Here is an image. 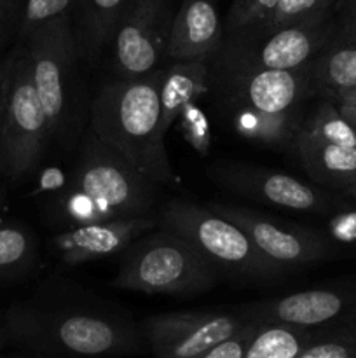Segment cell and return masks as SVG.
<instances>
[{
    "label": "cell",
    "mask_w": 356,
    "mask_h": 358,
    "mask_svg": "<svg viewBox=\"0 0 356 358\" xmlns=\"http://www.w3.org/2000/svg\"><path fill=\"white\" fill-rule=\"evenodd\" d=\"M2 201H3V194H2V189H0V210H2Z\"/></svg>",
    "instance_id": "cell-38"
},
{
    "label": "cell",
    "mask_w": 356,
    "mask_h": 358,
    "mask_svg": "<svg viewBox=\"0 0 356 358\" xmlns=\"http://www.w3.org/2000/svg\"><path fill=\"white\" fill-rule=\"evenodd\" d=\"M208 208L239 226L253 241L257 250L286 273L320 264L330 259L335 252V245L330 238L316 229L279 222L239 205L215 203Z\"/></svg>",
    "instance_id": "cell-8"
},
{
    "label": "cell",
    "mask_w": 356,
    "mask_h": 358,
    "mask_svg": "<svg viewBox=\"0 0 356 358\" xmlns=\"http://www.w3.org/2000/svg\"><path fill=\"white\" fill-rule=\"evenodd\" d=\"M163 66L142 77L103 84L89 107V129L142 175L161 185L177 184L166 150L159 86Z\"/></svg>",
    "instance_id": "cell-2"
},
{
    "label": "cell",
    "mask_w": 356,
    "mask_h": 358,
    "mask_svg": "<svg viewBox=\"0 0 356 358\" xmlns=\"http://www.w3.org/2000/svg\"><path fill=\"white\" fill-rule=\"evenodd\" d=\"M257 327L258 322L250 320L239 332H236L230 338L223 339L222 343L209 348L208 352L202 353L199 358H243Z\"/></svg>",
    "instance_id": "cell-31"
},
{
    "label": "cell",
    "mask_w": 356,
    "mask_h": 358,
    "mask_svg": "<svg viewBox=\"0 0 356 358\" xmlns=\"http://www.w3.org/2000/svg\"><path fill=\"white\" fill-rule=\"evenodd\" d=\"M248 322L237 311H173L147 317L143 334L156 358H199Z\"/></svg>",
    "instance_id": "cell-13"
},
{
    "label": "cell",
    "mask_w": 356,
    "mask_h": 358,
    "mask_svg": "<svg viewBox=\"0 0 356 358\" xmlns=\"http://www.w3.org/2000/svg\"><path fill=\"white\" fill-rule=\"evenodd\" d=\"M327 236L334 245L356 248V206L339 210L328 219Z\"/></svg>",
    "instance_id": "cell-30"
},
{
    "label": "cell",
    "mask_w": 356,
    "mask_h": 358,
    "mask_svg": "<svg viewBox=\"0 0 356 358\" xmlns=\"http://www.w3.org/2000/svg\"><path fill=\"white\" fill-rule=\"evenodd\" d=\"M23 3L24 0H0V45L3 44L14 24L20 27Z\"/></svg>",
    "instance_id": "cell-32"
},
{
    "label": "cell",
    "mask_w": 356,
    "mask_h": 358,
    "mask_svg": "<svg viewBox=\"0 0 356 358\" xmlns=\"http://www.w3.org/2000/svg\"><path fill=\"white\" fill-rule=\"evenodd\" d=\"M75 0H24L21 10L17 38L23 41L30 31L47 21L56 20L65 14H72Z\"/></svg>",
    "instance_id": "cell-27"
},
{
    "label": "cell",
    "mask_w": 356,
    "mask_h": 358,
    "mask_svg": "<svg viewBox=\"0 0 356 358\" xmlns=\"http://www.w3.org/2000/svg\"><path fill=\"white\" fill-rule=\"evenodd\" d=\"M290 150L316 184L344 191L356 182V147L321 142L300 129Z\"/></svg>",
    "instance_id": "cell-18"
},
{
    "label": "cell",
    "mask_w": 356,
    "mask_h": 358,
    "mask_svg": "<svg viewBox=\"0 0 356 358\" xmlns=\"http://www.w3.org/2000/svg\"><path fill=\"white\" fill-rule=\"evenodd\" d=\"M178 124L188 145L198 154L206 156L212 147V129H209L208 115L195 105V101L184 107L178 115Z\"/></svg>",
    "instance_id": "cell-28"
},
{
    "label": "cell",
    "mask_w": 356,
    "mask_h": 358,
    "mask_svg": "<svg viewBox=\"0 0 356 358\" xmlns=\"http://www.w3.org/2000/svg\"><path fill=\"white\" fill-rule=\"evenodd\" d=\"M279 0H232L227 27L232 37H250L258 34Z\"/></svg>",
    "instance_id": "cell-25"
},
{
    "label": "cell",
    "mask_w": 356,
    "mask_h": 358,
    "mask_svg": "<svg viewBox=\"0 0 356 358\" xmlns=\"http://www.w3.org/2000/svg\"><path fill=\"white\" fill-rule=\"evenodd\" d=\"M49 140L47 115L35 91L30 63L20 45L14 51L0 112V170L10 180L28 177L42 163Z\"/></svg>",
    "instance_id": "cell-7"
},
{
    "label": "cell",
    "mask_w": 356,
    "mask_h": 358,
    "mask_svg": "<svg viewBox=\"0 0 356 358\" xmlns=\"http://www.w3.org/2000/svg\"><path fill=\"white\" fill-rule=\"evenodd\" d=\"M335 0H279L276 9L265 21L262 30L255 35L267 34V31L276 30L279 27H286V24L299 23V21L311 20V17L321 16L334 9ZM250 35V37H255Z\"/></svg>",
    "instance_id": "cell-26"
},
{
    "label": "cell",
    "mask_w": 356,
    "mask_h": 358,
    "mask_svg": "<svg viewBox=\"0 0 356 358\" xmlns=\"http://www.w3.org/2000/svg\"><path fill=\"white\" fill-rule=\"evenodd\" d=\"M314 338V329L264 322L258 324L243 358H297Z\"/></svg>",
    "instance_id": "cell-22"
},
{
    "label": "cell",
    "mask_w": 356,
    "mask_h": 358,
    "mask_svg": "<svg viewBox=\"0 0 356 358\" xmlns=\"http://www.w3.org/2000/svg\"><path fill=\"white\" fill-rule=\"evenodd\" d=\"M159 224L187 240L220 273L253 282H272L286 275L257 250L239 226L208 206L170 201L161 210Z\"/></svg>",
    "instance_id": "cell-6"
},
{
    "label": "cell",
    "mask_w": 356,
    "mask_h": 358,
    "mask_svg": "<svg viewBox=\"0 0 356 358\" xmlns=\"http://www.w3.org/2000/svg\"><path fill=\"white\" fill-rule=\"evenodd\" d=\"M159 224L156 215L126 217L80 224L52 236L51 247L65 266H80L91 261L122 254L136 238Z\"/></svg>",
    "instance_id": "cell-15"
},
{
    "label": "cell",
    "mask_w": 356,
    "mask_h": 358,
    "mask_svg": "<svg viewBox=\"0 0 356 358\" xmlns=\"http://www.w3.org/2000/svg\"><path fill=\"white\" fill-rule=\"evenodd\" d=\"M37 259L35 236L23 224H0V280H13L30 271Z\"/></svg>",
    "instance_id": "cell-23"
},
{
    "label": "cell",
    "mask_w": 356,
    "mask_h": 358,
    "mask_svg": "<svg viewBox=\"0 0 356 358\" xmlns=\"http://www.w3.org/2000/svg\"><path fill=\"white\" fill-rule=\"evenodd\" d=\"M297 358H356V343L330 336H316Z\"/></svg>",
    "instance_id": "cell-29"
},
{
    "label": "cell",
    "mask_w": 356,
    "mask_h": 358,
    "mask_svg": "<svg viewBox=\"0 0 356 358\" xmlns=\"http://www.w3.org/2000/svg\"><path fill=\"white\" fill-rule=\"evenodd\" d=\"M171 20L170 0H129L110 41L119 77H142L159 69Z\"/></svg>",
    "instance_id": "cell-10"
},
{
    "label": "cell",
    "mask_w": 356,
    "mask_h": 358,
    "mask_svg": "<svg viewBox=\"0 0 356 358\" xmlns=\"http://www.w3.org/2000/svg\"><path fill=\"white\" fill-rule=\"evenodd\" d=\"M314 332H316V336H330V338H341L356 343V320L348 322V324L332 325V327L314 329Z\"/></svg>",
    "instance_id": "cell-33"
},
{
    "label": "cell",
    "mask_w": 356,
    "mask_h": 358,
    "mask_svg": "<svg viewBox=\"0 0 356 358\" xmlns=\"http://www.w3.org/2000/svg\"><path fill=\"white\" fill-rule=\"evenodd\" d=\"M218 268L187 240L161 227L136 238L122 252L112 285L150 296H195L218 280Z\"/></svg>",
    "instance_id": "cell-5"
},
{
    "label": "cell",
    "mask_w": 356,
    "mask_h": 358,
    "mask_svg": "<svg viewBox=\"0 0 356 358\" xmlns=\"http://www.w3.org/2000/svg\"><path fill=\"white\" fill-rule=\"evenodd\" d=\"M222 20L212 0H184L173 14L166 56L173 62H206L222 45Z\"/></svg>",
    "instance_id": "cell-17"
},
{
    "label": "cell",
    "mask_w": 356,
    "mask_h": 358,
    "mask_svg": "<svg viewBox=\"0 0 356 358\" xmlns=\"http://www.w3.org/2000/svg\"><path fill=\"white\" fill-rule=\"evenodd\" d=\"M234 129L244 138L278 149H292L297 135L304 126L299 110L265 114L250 108H234Z\"/></svg>",
    "instance_id": "cell-21"
},
{
    "label": "cell",
    "mask_w": 356,
    "mask_h": 358,
    "mask_svg": "<svg viewBox=\"0 0 356 358\" xmlns=\"http://www.w3.org/2000/svg\"><path fill=\"white\" fill-rule=\"evenodd\" d=\"M302 131L321 142L356 147V128L339 110L337 103L328 98L311 114L307 121H304Z\"/></svg>",
    "instance_id": "cell-24"
},
{
    "label": "cell",
    "mask_w": 356,
    "mask_h": 358,
    "mask_svg": "<svg viewBox=\"0 0 356 358\" xmlns=\"http://www.w3.org/2000/svg\"><path fill=\"white\" fill-rule=\"evenodd\" d=\"M30 63L31 80L49 121L51 138L72 147L82 126V94L77 79V49L72 14L35 28L20 41Z\"/></svg>",
    "instance_id": "cell-4"
},
{
    "label": "cell",
    "mask_w": 356,
    "mask_h": 358,
    "mask_svg": "<svg viewBox=\"0 0 356 358\" xmlns=\"http://www.w3.org/2000/svg\"><path fill=\"white\" fill-rule=\"evenodd\" d=\"M225 80L234 108H250L265 114L300 110V105L316 94L311 65L297 70L262 69L243 58L223 55Z\"/></svg>",
    "instance_id": "cell-9"
},
{
    "label": "cell",
    "mask_w": 356,
    "mask_h": 358,
    "mask_svg": "<svg viewBox=\"0 0 356 358\" xmlns=\"http://www.w3.org/2000/svg\"><path fill=\"white\" fill-rule=\"evenodd\" d=\"M2 343H3V334L0 332V348H2Z\"/></svg>",
    "instance_id": "cell-39"
},
{
    "label": "cell",
    "mask_w": 356,
    "mask_h": 358,
    "mask_svg": "<svg viewBox=\"0 0 356 358\" xmlns=\"http://www.w3.org/2000/svg\"><path fill=\"white\" fill-rule=\"evenodd\" d=\"M129 0H75L73 34L79 56L94 62L110 45L115 24L121 20Z\"/></svg>",
    "instance_id": "cell-19"
},
{
    "label": "cell",
    "mask_w": 356,
    "mask_h": 358,
    "mask_svg": "<svg viewBox=\"0 0 356 358\" xmlns=\"http://www.w3.org/2000/svg\"><path fill=\"white\" fill-rule=\"evenodd\" d=\"M332 101H335L337 105H348V107L356 108V87H351L348 91H342V93L335 94L334 98H330Z\"/></svg>",
    "instance_id": "cell-35"
},
{
    "label": "cell",
    "mask_w": 356,
    "mask_h": 358,
    "mask_svg": "<svg viewBox=\"0 0 356 358\" xmlns=\"http://www.w3.org/2000/svg\"><path fill=\"white\" fill-rule=\"evenodd\" d=\"M334 103H335V101H334ZM337 107H339V110L344 114V117L348 119V121L351 122V124L356 128V108L355 107H348V105H337Z\"/></svg>",
    "instance_id": "cell-36"
},
{
    "label": "cell",
    "mask_w": 356,
    "mask_h": 358,
    "mask_svg": "<svg viewBox=\"0 0 356 358\" xmlns=\"http://www.w3.org/2000/svg\"><path fill=\"white\" fill-rule=\"evenodd\" d=\"M342 192H344V194L348 196V198H351L353 201L356 203V182L353 185H349L348 189H344V191H342Z\"/></svg>",
    "instance_id": "cell-37"
},
{
    "label": "cell",
    "mask_w": 356,
    "mask_h": 358,
    "mask_svg": "<svg viewBox=\"0 0 356 358\" xmlns=\"http://www.w3.org/2000/svg\"><path fill=\"white\" fill-rule=\"evenodd\" d=\"M6 329L13 339L44 353L98 358L140 348L138 332L129 318L58 289L10 308Z\"/></svg>",
    "instance_id": "cell-1"
},
{
    "label": "cell",
    "mask_w": 356,
    "mask_h": 358,
    "mask_svg": "<svg viewBox=\"0 0 356 358\" xmlns=\"http://www.w3.org/2000/svg\"><path fill=\"white\" fill-rule=\"evenodd\" d=\"M334 9L321 16L279 27L255 37H232L225 52L262 69L297 70L311 65L328 42Z\"/></svg>",
    "instance_id": "cell-14"
},
{
    "label": "cell",
    "mask_w": 356,
    "mask_h": 358,
    "mask_svg": "<svg viewBox=\"0 0 356 358\" xmlns=\"http://www.w3.org/2000/svg\"><path fill=\"white\" fill-rule=\"evenodd\" d=\"M156 198V182L87 129L77 166L58 205L65 222L75 227L96 220L149 215Z\"/></svg>",
    "instance_id": "cell-3"
},
{
    "label": "cell",
    "mask_w": 356,
    "mask_h": 358,
    "mask_svg": "<svg viewBox=\"0 0 356 358\" xmlns=\"http://www.w3.org/2000/svg\"><path fill=\"white\" fill-rule=\"evenodd\" d=\"M209 72L206 62H173L163 70L159 86L161 119L168 133L180 112L208 91Z\"/></svg>",
    "instance_id": "cell-20"
},
{
    "label": "cell",
    "mask_w": 356,
    "mask_h": 358,
    "mask_svg": "<svg viewBox=\"0 0 356 358\" xmlns=\"http://www.w3.org/2000/svg\"><path fill=\"white\" fill-rule=\"evenodd\" d=\"M236 311L258 324L283 322L307 329L348 324L356 320V280L253 301Z\"/></svg>",
    "instance_id": "cell-12"
},
{
    "label": "cell",
    "mask_w": 356,
    "mask_h": 358,
    "mask_svg": "<svg viewBox=\"0 0 356 358\" xmlns=\"http://www.w3.org/2000/svg\"><path fill=\"white\" fill-rule=\"evenodd\" d=\"M314 91L328 100L356 87V0H335L334 28L311 63Z\"/></svg>",
    "instance_id": "cell-16"
},
{
    "label": "cell",
    "mask_w": 356,
    "mask_h": 358,
    "mask_svg": "<svg viewBox=\"0 0 356 358\" xmlns=\"http://www.w3.org/2000/svg\"><path fill=\"white\" fill-rule=\"evenodd\" d=\"M13 59H14V52L9 56V58H6L2 63H0V112H2L3 96H6L7 83H9V73H10V66H13Z\"/></svg>",
    "instance_id": "cell-34"
},
{
    "label": "cell",
    "mask_w": 356,
    "mask_h": 358,
    "mask_svg": "<svg viewBox=\"0 0 356 358\" xmlns=\"http://www.w3.org/2000/svg\"><path fill=\"white\" fill-rule=\"evenodd\" d=\"M208 177L234 194L278 208L327 213L335 206L328 192L288 173L250 163L216 161L208 168Z\"/></svg>",
    "instance_id": "cell-11"
}]
</instances>
